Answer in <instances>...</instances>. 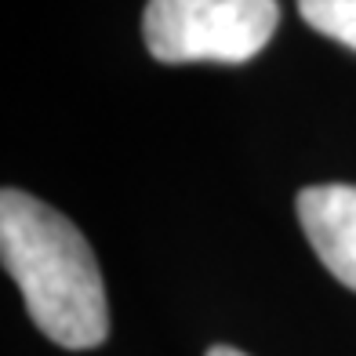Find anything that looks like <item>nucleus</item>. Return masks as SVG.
Returning <instances> with one entry per match:
<instances>
[{"label":"nucleus","instance_id":"3","mask_svg":"<svg viewBox=\"0 0 356 356\" xmlns=\"http://www.w3.org/2000/svg\"><path fill=\"white\" fill-rule=\"evenodd\" d=\"M298 222L331 277L356 291V186L327 182L302 189Z\"/></svg>","mask_w":356,"mask_h":356},{"label":"nucleus","instance_id":"5","mask_svg":"<svg viewBox=\"0 0 356 356\" xmlns=\"http://www.w3.org/2000/svg\"><path fill=\"white\" fill-rule=\"evenodd\" d=\"M207 356H248V353H240L233 346H211V349H207Z\"/></svg>","mask_w":356,"mask_h":356},{"label":"nucleus","instance_id":"1","mask_svg":"<svg viewBox=\"0 0 356 356\" xmlns=\"http://www.w3.org/2000/svg\"><path fill=\"white\" fill-rule=\"evenodd\" d=\"M0 254L37 327L62 349H95L109 338L106 284L76 225L29 193L0 197Z\"/></svg>","mask_w":356,"mask_h":356},{"label":"nucleus","instance_id":"2","mask_svg":"<svg viewBox=\"0 0 356 356\" xmlns=\"http://www.w3.org/2000/svg\"><path fill=\"white\" fill-rule=\"evenodd\" d=\"M277 26V0H149L142 11V40L168 66H240L273 40Z\"/></svg>","mask_w":356,"mask_h":356},{"label":"nucleus","instance_id":"4","mask_svg":"<svg viewBox=\"0 0 356 356\" xmlns=\"http://www.w3.org/2000/svg\"><path fill=\"white\" fill-rule=\"evenodd\" d=\"M298 11L316 33L356 51V0H298Z\"/></svg>","mask_w":356,"mask_h":356}]
</instances>
